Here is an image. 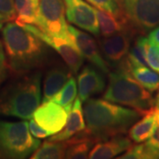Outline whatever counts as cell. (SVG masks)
<instances>
[{"instance_id": "7402d4cb", "label": "cell", "mask_w": 159, "mask_h": 159, "mask_svg": "<svg viewBox=\"0 0 159 159\" xmlns=\"http://www.w3.org/2000/svg\"><path fill=\"white\" fill-rule=\"evenodd\" d=\"M128 72L142 87L151 93L159 89V74L150 70L146 66H133Z\"/></svg>"}, {"instance_id": "2e32d148", "label": "cell", "mask_w": 159, "mask_h": 159, "mask_svg": "<svg viewBox=\"0 0 159 159\" xmlns=\"http://www.w3.org/2000/svg\"><path fill=\"white\" fill-rule=\"evenodd\" d=\"M70 77V74L66 69L55 66L51 68L46 74L43 81V102L51 101L52 97L66 84Z\"/></svg>"}, {"instance_id": "e575fe53", "label": "cell", "mask_w": 159, "mask_h": 159, "mask_svg": "<svg viewBox=\"0 0 159 159\" xmlns=\"http://www.w3.org/2000/svg\"><path fill=\"white\" fill-rule=\"evenodd\" d=\"M2 28H3V23L0 22V29H2Z\"/></svg>"}, {"instance_id": "277c9868", "label": "cell", "mask_w": 159, "mask_h": 159, "mask_svg": "<svg viewBox=\"0 0 159 159\" xmlns=\"http://www.w3.org/2000/svg\"><path fill=\"white\" fill-rule=\"evenodd\" d=\"M103 98L134 109L143 115L155 107L151 92L142 87L129 72L119 68L109 73V83Z\"/></svg>"}, {"instance_id": "836d02e7", "label": "cell", "mask_w": 159, "mask_h": 159, "mask_svg": "<svg viewBox=\"0 0 159 159\" xmlns=\"http://www.w3.org/2000/svg\"><path fill=\"white\" fill-rule=\"evenodd\" d=\"M156 107L159 108V91L157 96V98H156Z\"/></svg>"}, {"instance_id": "d6986e66", "label": "cell", "mask_w": 159, "mask_h": 159, "mask_svg": "<svg viewBox=\"0 0 159 159\" xmlns=\"http://www.w3.org/2000/svg\"><path fill=\"white\" fill-rule=\"evenodd\" d=\"M95 11L99 24L100 34L103 37L117 34L131 25L128 20L118 19L107 11H102L98 8H95Z\"/></svg>"}, {"instance_id": "e0dca14e", "label": "cell", "mask_w": 159, "mask_h": 159, "mask_svg": "<svg viewBox=\"0 0 159 159\" xmlns=\"http://www.w3.org/2000/svg\"><path fill=\"white\" fill-rule=\"evenodd\" d=\"M67 149L65 158L86 159L89 158V155L93 145L97 142L92 138L87 135L84 131L75 134L74 136L66 140Z\"/></svg>"}, {"instance_id": "ffe728a7", "label": "cell", "mask_w": 159, "mask_h": 159, "mask_svg": "<svg viewBox=\"0 0 159 159\" xmlns=\"http://www.w3.org/2000/svg\"><path fill=\"white\" fill-rule=\"evenodd\" d=\"M66 141H50L42 143L32 154V159H61L66 157L67 149Z\"/></svg>"}, {"instance_id": "d4e9b609", "label": "cell", "mask_w": 159, "mask_h": 159, "mask_svg": "<svg viewBox=\"0 0 159 159\" xmlns=\"http://www.w3.org/2000/svg\"><path fill=\"white\" fill-rule=\"evenodd\" d=\"M95 7L107 11L120 20H127L120 0H87Z\"/></svg>"}, {"instance_id": "30bf717a", "label": "cell", "mask_w": 159, "mask_h": 159, "mask_svg": "<svg viewBox=\"0 0 159 159\" xmlns=\"http://www.w3.org/2000/svg\"><path fill=\"white\" fill-rule=\"evenodd\" d=\"M66 8V16L69 22L80 29L98 36L99 24L95 8L84 0H63Z\"/></svg>"}, {"instance_id": "8992f818", "label": "cell", "mask_w": 159, "mask_h": 159, "mask_svg": "<svg viewBox=\"0 0 159 159\" xmlns=\"http://www.w3.org/2000/svg\"><path fill=\"white\" fill-rule=\"evenodd\" d=\"M34 26L52 36L74 39L66 21V8L63 0H39Z\"/></svg>"}, {"instance_id": "d6a6232c", "label": "cell", "mask_w": 159, "mask_h": 159, "mask_svg": "<svg viewBox=\"0 0 159 159\" xmlns=\"http://www.w3.org/2000/svg\"><path fill=\"white\" fill-rule=\"evenodd\" d=\"M5 21H8V20H7V18L5 17L3 14H1L0 13V22H5Z\"/></svg>"}, {"instance_id": "484cf974", "label": "cell", "mask_w": 159, "mask_h": 159, "mask_svg": "<svg viewBox=\"0 0 159 159\" xmlns=\"http://www.w3.org/2000/svg\"><path fill=\"white\" fill-rule=\"evenodd\" d=\"M146 60L148 66L159 74V46L151 43L148 39L146 43Z\"/></svg>"}, {"instance_id": "5bb4252c", "label": "cell", "mask_w": 159, "mask_h": 159, "mask_svg": "<svg viewBox=\"0 0 159 159\" xmlns=\"http://www.w3.org/2000/svg\"><path fill=\"white\" fill-rule=\"evenodd\" d=\"M86 127L84 112L81 106V100L79 97L75 99L73 108L68 113L67 120L61 131L51 135L50 141H66L75 134L83 131Z\"/></svg>"}, {"instance_id": "9c48e42d", "label": "cell", "mask_w": 159, "mask_h": 159, "mask_svg": "<svg viewBox=\"0 0 159 159\" xmlns=\"http://www.w3.org/2000/svg\"><path fill=\"white\" fill-rule=\"evenodd\" d=\"M137 29L131 24L117 34L99 40L102 55L109 66L119 68L128 55L133 39Z\"/></svg>"}, {"instance_id": "9a60e30c", "label": "cell", "mask_w": 159, "mask_h": 159, "mask_svg": "<svg viewBox=\"0 0 159 159\" xmlns=\"http://www.w3.org/2000/svg\"><path fill=\"white\" fill-rule=\"evenodd\" d=\"M132 146L130 139L118 135L111 139L98 142L92 148L89 155L90 159L113 158L119 154H122Z\"/></svg>"}, {"instance_id": "603a6c76", "label": "cell", "mask_w": 159, "mask_h": 159, "mask_svg": "<svg viewBox=\"0 0 159 159\" xmlns=\"http://www.w3.org/2000/svg\"><path fill=\"white\" fill-rule=\"evenodd\" d=\"M77 96V84L74 77H69L66 84L52 97L51 101L57 102L69 113L73 108L74 102Z\"/></svg>"}, {"instance_id": "f1b7e54d", "label": "cell", "mask_w": 159, "mask_h": 159, "mask_svg": "<svg viewBox=\"0 0 159 159\" xmlns=\"http://www.w3.org/2000/svg\"><path fill=\"white\" fill-rule=\"evenodd\" d=\"M29 127L31 134L34 137H35V138L42 139V138L51 136V133L45 130L44 128H43L41 125H38L37 122L34 119H30V121H29Z\"/></svg>"}, {"instance_id": "cb8c5ba5", "label": "cell", "mask_w": 159, "mask_h": 159, "mask_svg": "<svg viewBox=\"0 0 159 159\" xmlns=\"http://www.w3.org/2000/svg\"><path fill=\"white\" fill-rule=\"evenodd\" d=\"M154 113L156 117V127L151 136L143 143L145 158H159V108L154 107Z\"/></svg>"}, {"instance_id": "52a82bcc", "label": "cell", "mask_w": 159, "mask_h": 159, "mask_svg": "<svg viewBox=\"0 0 159 159\" xmlns=\"http://www.w3.org/2000/svg\"><path fill=\"white\" fill-rule=\"evenodd\" d=\"M129 22L139 30L159 26V0H120Z\"/></svg>"}, {"instance_id": "f546056e", "label": "cell", "mask_w": 159, "mask_h": 159, "mask_svg": "<svg viewBox=\"0 0 159 159\" xmlns=\"http://www.w3.org/2000/svg\"><path fill=\"white\" fill-rule=\"evenodd\" d=\"M8 65L6 61V52L3 43L0 41V85L6 80L8 75Z\"/></svg>"}, {"instance_id": "4fadbf2b", "label": "cell", "mask_w": 159, "mask_h": 159, "mask_svg": "<svg viewBox=\"0 0 159 159\" xmlns=\"http://www.w3.org/2000/svg\"><path fill=\"white\" fill-rule=\"evenodd\" d=\"M105 80L100 72L91 66H86L78 74V93L81 102L104 90Z\"/></svg>"}, {"instance_id": "7a4b0ae2", "label": "cell", "mask_w": 159, "mask_h": 159, "mask_svg": "<svg viewBox=\"0 0 159 159\" xmlns=\"http://www.w3.org/2000/svg\"><path fill=\"white\" fill-rule=\"evenodd\" d=\"M3 44L8 68L16 75H24L41 67L48 57L45 43L18 23L3 28Z\"/></svg>"}, {"instance_id": "3957f363", "label": "cell", "mask_w": 159, "mask_h": 159, "mask_svg": "<svg viewBox=\"0 0 159 159\" xmlns=\"http://www.w3.org/2000/svg\"><path fill=\"white\" fill-rule=\"evenodd\" d=\"M42 74L36 72L0 91V115L30 119L41 103Z\"/></svg>"}, {"instance_id": "7c38bea8", "label": "cell", "mask_w": 159, "mask_h": 159, "mask_svg": "<svg viewBox=\"0 0 159 159\" xmlns=\"http://www.w3.org/2000/svg\"><path fill=\"white\" fill-rule=\"evenodd\" d=\"M68 30L81 55L99 69L102 74H109L110 66L107 61L103 59L100 48L95 39L89 34L74 28V26L68 25Z\"/></svg>"}, {"instance_id": "1f68e13d", "label": "cell", "mask_w": 159, "mask_h": 159, "mask_svg": "<svg viewBox=\"0 0 159 159\" xmlns=\"http://www.w3.org/2000/svg\"><path fill=\"white\" fill-rule=\"evenodd\" d=\"M32 1V3H33V5L35 7V9H37L38 10V6H39V0H31Z\"/></svg>"}, {"instance_id": "6da1fadb", "label": "cell", "mask_w": 159, "mask_h": 159, "mask_svg": "<svg viewBox=\"0 0 159 159\" xmlns=\"http://www.w3.org/2000/svg\"><path fill=\"white\" fill-rule=\"evenodd\" d=\"M84 132L96 142L122 135L143 116L134 109L125 108L103 99H88L84 105Z\"/></svg>"}, {"instance_id": "8fae6325", "label": "cell", "mask_w": 159, "mask_h": 159, "mask_svg": "<svg viewBox=\"0 0 159 159\" xmlns=\"http://www.w3.org/2000/svg\"><path fill=\"white\" fill-rule=\"evenodd\" d=\"M33 117L38 125L53 135L62 130L66 123L68 113L58 103L48 101L37 107Z\"/></svg>"}, {"instance_id": "44dd1931", "label": "cell", "mask_w": 159, "mask_h": 159, "mask_svg": "<svg viewBox=\"0 0 159 159\" xmlns=\"http://www.w3.org/2000/svg\"><path fill=\"white\" fill-rule=\"evenodd\" d=\"M148 38L144 36H139L133 45H131L128 55L119 68L128 70L133 66H148L146 60V43ZM119 69V68H118Z\"/></svg>"}, {"instance_id": "ac0fdd59", "label": "cell", "mask_w": 159, "mask_h": 159, "mask_svg": "<svg viewBox=\"0 0 159 159\" xmlns=\"http://www.w3.org/2000/svg\"><path fill=\"white\" fill-rule=\"evenodd\" d=\"M156 127V117L154 113V107L145 114L141 120L135 122L128 130L129 137L136 143H142L147 141L153 134Z\"/></svg>"}, {"instance_id": "4316f807", "label": "cell", "mask_w": 159, "mask_h": 159, "mask_svg": "<svg viewBox=\"0 0 159 159\" xmlns=\"http://www.w3.org/2000/svg\"><path fill=\"white\" fill-rule=\"evenodd\" d=\"M0 13L7 18L8 21L16 19V9L14 0H0Z\"/></svg>"}, {"instance_id": "4dcf8cb0", "label": "cell", "mask_w": 159, "mask_h": 159, "mask_svg": "<svg viewBox=\"0 0 159 159\" xmlns=\"http://www.w3.org/2000/svg\"><path fill=\"white\" fill-rule=\"evenodd\" d=\"M148 39L151 43L159 46V26L149 32Z\"/></svg>"}, {"instance_id": "5b68a950", "label": "cell", "mask_w": 159, "mask_h": 159, "mask_svg": "<svg viewBox=\"0 0 159 159\" xmlns=\"http://www.w3.org/2000/svg\"><path fill=\"white\" fill-rule=\"evenodd\" d=\"M41 145L29 131L27 121L0 120V158H27Z\"/></svg>"}, {"instance_id": "83f0119b", "label": "cell", "mask_w": 159, "mask_h": 159, "mask_svg": "<svg viewBox=\"0 0 159 159\" xmlns=\"http://www.w3.org/2000/svg\"><path fill=\"white\" fill-rule=\"evenodd\" d=\"M120 159H139L145 158L144 157V149H143V144L131 146L127 150H125V153L122 156L119 157Z\"/></svg>"}, {"instance_id": "ba28073f", "label": "cell", "mask_w": 159, "mask_h": 159, "mask_svg": "<svg viewBox=\"0 0 159 159\" xmlns=\"http://www.w3.org/2000/svg\"><path fill=\"white\" fill-rule=\"evenodd\" d=\"M23 28L32 32L43 41L47 45L51 47L61 56L67 65L69 70L74 74H77L83 64V56L81 55L74 39H67L64 37L52 36L43 32L36 26L32 24H19Z\"/></svg>"}]
</instances>
